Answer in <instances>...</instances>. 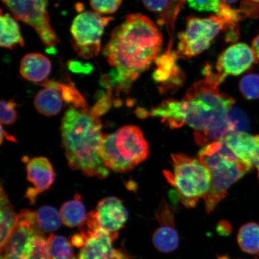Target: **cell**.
<instances>
[{
  "label": "cell",
  "mask_w": 259,
  "mask_h": 259,
  "mask_svg": "<svg viewBox=\"0 0 259 259\" xmlns=\"http://www.w3.org/2000/svg\"><path fill=\"white\" fill-rule=\"evenodd\" d=\"M219 85L206 78L199 80L187 90L182 100H165L149 114L160 118L172 129L190 126L199 145L222 140L234 132L228 115L235 100L220 93Z\"/></svg>",
  "instance_id": "6da1fadb"
},
{
  "label": "cell",
  "mask_w": 259,
  "mask_h": 259,
  "mask_svg": "<svg viewBox=\"0 0 259 259\" xmlns=\"http://www.w3.org/2000/svg\"><path fill=\"white\" fill-rule=\"evenodd\" d=\"M163 43V35L150 18L140 14L128 15L112 31L103 50L113 67L104 76L106 85L128 93L133 83L160 56Z\"/></svg>",
  "instance_id": "7a4b0ae2"
},
{
  "label": "cell",
  "mask_w": 259,
  "mask_h": 259,
  "mask_svg": "<svg viewBox=\"0 0 259 259\" xmlns=\"http://www.w3.org/2000/svg\"><path fill=\"white\" fill-rule=\"evenodd\" d=\"M101 121L88 109L70 107L61 124L62 146L71 169L84 176L105 179L109 170L100 156L103 134Z\"/></svg>",
  "instance_id": "3957f363"
},
{
  "label": "cell",
  "mask_w": 259,
  "mask_h": 259,
  "mask_svg": "<svg viewBox=\"0 0 259 259\" xmlns=\"http://www.w3.org/2000/svg\"><path fill=\"white\" fill-rule=\"evenodd\" d=\"M199 159L211 174L209 190L203 197L208 213L225 198L230 187L253 168L236 157L223 139L204 146Z\"/></svg>",
  "instance_id": "277c9868"
},
{
  "label": "cell",
  "mask_w": 259,
  "mask_h": 259,
  "mask_svg": "<svg viewBox=\"0 0 259 259\" xmlns=\"http://www.w3.org/2000/svg\"><path fill=\"white\" fill-rule=\"evenodd\" d=\"M150 150L144 134L137 126H123L103 135L100 156L108 169L127 173L147 159Z\"/></svg>",
  "instance_id": "5b68a950"
},
{
  "label": "cell",
  "mask_w": 259,
  "mask_h": 259,
  "mask_svg": "<svg viewBox=\"0 0 259 259\" xmlns=\"http://www.w3.org/2000/svg\"><path fill=\"white\" fill-rule=\"evenodd\" d=\"M171 159L172 170H164V176L177 190L183 205L193 208L208 192L211 174L197 158L176 154L171 155Z\"/></svg>",
  "instance_id": "8992f818"
},
{
  "label": "cell",
  "mask_w": 259,
  "mask_h": 259,
  "mask_svg": "<svg viewBox=\"0 0 259 259\" xmlns=\"http://www.w3.org/2000/svg\"><path fill=\"white\" fill-rule=\"evenodd\" d=\"M1 259H51L48 238L40 229L36 212L22 210L18 224L5 247Z\"/></svg>",
  "instance_id": "52a82bcc"
},
{
  "label": "cell",
  "mask_w": 259,
  "mask_h": 259,
  "mask_svg": "<svg viewBox=\"0 0 259 259\" xmlns=\"http://www.w3.org/2000/svg\"><path fill=\"white\" fill-rule=\"evenodd\" d=\"M225 22L217 15L200 18L191 15L185 30L178 34V57L189 60L208 50L219 32L224 30Z\"/></svg>",
  "instance_id": "ba28073f"
},
{
  "label": "cell",
  "mask_w": 259,
  "mask_h": 259,
  "mask_svg": "<svg viewBox=\"0 0 259 259\" xmlns=\"http://www.w3.org/2000/svg\"><path fill=\"white\" fill-rule=\"evenodd\" d=\"M113 20L112 16H103L96 12L81 13L73 19L70 27L73 50L83 59L99 56L105 28Z\"/></svg>",
  "instance_id": "9c48e42d"
},
{
  "label": "cell",
  "mask_w": 259,
  "mask_h": 259,
  "mask_svg": "<svg viewBox=\"0 0 259 259\" xmlns=\"http://www.w3.org/2000/svg\"><path fill=\"white\" fill-rule=\"evenodd\" d=\"M2 2L14 18L34 29L45 47L53 49L59 43L48 12L49 0H2Z\"/></svg>",
  "instance_id": "30bf717a"
},
{
  "label": "cell",
  "mask_w": 259,
  "mask_h": 259,
  "mask_svg": "<svg viewBox=\"0 0 259 259\" xmlns=\"http://www.w3.org/2000/svg\"><path fill=\"white\" fill-rule=\"evenodd\" d=\"M118 236L100 228L84 238L85 244L80 248L78 259H131L125 251L113 248V242Z\"/></svg>",
  "instance_id": "8fae6325"
},
{
  "label": "cell",
  "mask_w": 259,
  "mask_h": 259,
  "mask_svg": "<svg viewBox=\"0 0 259 259\" xmlns=\"http://www.w3.org/2000/svg\"><path fill=\"white\" fill-rule=\"evenodd\" d=\"M255 63L252 49L248 45L238 43L231 45L220 55L216 70L223 78L229 75L239 76L248 70Z\"/></svg>",
  "instance_id": "7c38bea8"
},
{
  "label": "cell",
  "mask_w": 259,
  "mask_h": 259,
  "mask_svg": "<svg viewBox=\"0 0 259 259\" xmlns=\"http://www.w3.org/2000/svg\"><path fill=\"white\" fill-rule=\"evenodd\" d=\"M176 51H165L160 55L154 63L156 68L153 78L158 84L161 93L172 92L183 85L185 74L178 66L179 59Z\"/></svg>",
  "instance_id": "4fadbf2b"
},
{
  "label": "cell",
  "mask_w": 259,
  "mask_h": 259,
  "mask_svg": "<svg viewBox=\"0 0 259 259\" xmlns=\"http://www.w3.org/2000/svg\"><path fill=\"white\" fill-rule=\"evenodd\" d=\"M27 180L32 187L28 188L25 197L34 203L38 194L50 189L56 180V172L47 158H32L27 165Z\"/></svg>",
  "instance_id": "5bb4252c"
},
{
  "label": "cell",
  "mask_w": 259,
  "mask_h": 259,
  "mask_svg": "<svg viewBox=\"0 0 259 259\" xmlns=\"http://www.w3.org/2000/svg\"><path fill=\"white\" fill-rule=\"evenodd\" d=\"M223 139L236 157L257 169L259 179V135L234 132Z\"/></svg>",
  "instance_id": "9a60e30c"
},
{
  "label": "cell",
  "mask_w": 259,
  "mask_h": 259,
  "mask_svg": "<svg viewBox=\"0 0 259 259\" xmlns=\"http://www.w3.org/2000/svg\"><path fill=\"white\" fill-rule=\"evenodd\" d=\"M96 210L102 228L113 234H118L128 220L127 210L118 197H105L97 204Z\"/></svg>",
  "instance_id": "2e32d148"
},
{
  "label": "cell",
  "mask_w": 259,
  "mask_h": 259,
  "mask_svg": "<svg viewBox=\"0 0 259 259\" xmlns=\"http://www.w3.org/2000/svg\"><path fill=\"white\" fill-rule=\"evenodd\" d=\"M149 11L160 15V24L166 26L169 42L174 43L175 25L178 14L187 0H142Z\"/></svg>",
  "instance_id": "e0dca14e"
},
{
  "label": "cell",
  "mask_w": 259,
  "mask_h": 259,
  "mask_svg": "<svg viewBox=\"0 0 259 259\" xmlns=\"http://www.w3.org/2000/svg\"><path fill=\"white\" fill-rule=\"evenodd\" d=\"M50 59L40 53L25 55L20 64V74L24 79L32 82H44L51 72Z\"/></svg>",
  "instance_id": "ac0fdd59"
},
{
  "label": "cell",
  "mask_w": 259,
  "mask_h": 259,
  "mask_svg": "<svg viewBox=\"0 0 259 259\" xmlns=\"http://www.w3.org/2000/svg\"><path fill=\"white\" fill-rule=\"evenodd\" d=\"M63 99L60 92L56 90L45 87L35 95L34 105L41 115L56 116L63 109Z\"/></svg>",
  "instance_id": "d6986e66"
},
{
  "label": "cell",
  "mask_w": 259,
  "mask_h": 259,
  "mask_svg": "<svg viewBox=\"0 0 259 259\" xmlns=\"http://www.w3.org/2000/svg\"><path fill=\"white\" fill-rule=\"evenodd\" d=\"M1 37L0 46L2 48L13 50L16 47H24L25 41L21 34L20 27L12 16L1 11Z\"/></svg>",
  "instance_id": "ffe728a7"
},
{
  "label": "cell",
  "mask_w": 259,
  "mask_h": 259,
  "mask_svg": "<svg viewBox=\"0 0 259 259\" xmlns=\"http://www.w3.org/2000/svg\"><path fill=\"white\" fill-rule=\"evenodd\" d=\"M1 250L5 247L18 224V216L1 187Z\"/></svg>",
  "instance_id": "44dd1931"
},
{
  "label": "cell",
  "mask_w": 259,
  "mask_h": 259,
  "mask_svg": "<svg viewBox=\"0 0 259 259\" xmlns=\"http://www.w3.org/2000/svg\"><path fill=\"white\" fill-rule=\"evenodd\" d=\"M152 241L154 247L163 253L176 251L180 242L176 226L160 225L154 231Z\"/></svg>",
  "instance_id": "7402d4cb"
},
{
  "label": "cell",
  "mask_w": 259,
  "mask_h": 259,
  "mask_svg": "<svg viewBox=\"0 0 259 259\" xmlns=\"http://www.w3.org/2000/svg\"><path fill=\"white\" fill-rule=\"evenodd\" d=\"M60 213L64 225L70 228L79 226L87 215L82 197L76 194L73 200L63 203Z\"/></svg>",
  "instance_id": "603a6c76"
},
{
  "label": "cell",
  "mask_w": 259,
  "mask_h": 259,
  "mask_svg": "<svg viewBox=\"0 0 259 259\" xmlns=\"http://www.w3.org/2000/svg\"><path fill=\"white\" fill-rule=\"evenodd\" d=\"M237 241L241 250L250 254L259 253V224L250 222L239 230Z\"/></svg>",
  "instance_id": "cb8c5ba5"
},
{
  "label": "cell",
  "mask_w": 259,
  "mask_h": 259,
  "mask_svg": "<svg viewBox=\"0 0 259 259\" xmlns=\"http://www.w3.org/2000/svg\"><path fill=\"white\" fill-rule=\"evenodd\" d=\"M37 222L40 229L44 232L56 231L61 225L60 213L51 206L40 207L36 212Z\"/></svg>",
  "instance_id": "d4e9b609"
},
{
  "label": "cell",
  "mask_w": 259,
  "mask_h": 259,
  "mask_svg": "<svg viewBox=\"0 0 259 259\" xmlns=\"http://www.w3.org/2000/svg\"><path fill=\"white\" fill-rule=\"evenodd\" d=\"M51 259H70L74 257L72 244L63 236L51 234L48 238Z\"/></svg>",
  "instance_id": "484cf974"
},
{
  "label": "cell",
  "mask_w": 259,
  "mask_h": 259,
  "mask_svg": "<svg viewBox=\"0 0 259 259\" xmlns=\"http://www.w3.org/2000/svg\"><path fill=\"white\" fill-rule=\"evenodd\" d=\"M239 90L246 99H259V74L251 73L242 77Z\"/></svg>",
  "instance_id": "4316f807"
},
{
  "label": "cell",
  "mask_w": 259,
  "mask_h": 259,
  "mask_svg": "<svg viewBox=\"0 0 259 259\" xmlns=\"http://www.w3.org/2000/svg\"><path fill=\"white\" fill-rule=\"evenodd\" d=\"M59 92L64 102L67 103H73L77 108L85 109L86 108V100L72 83L70 85H65L61 83Z\"/></svg>",
  "instance_id": "83f0119b"
},
{
  "label": "cell",
  "mask_w": 259,
  "mask_h": 259,
  "mask_svg": "<svg viewBox=\"0 0 259 259\" xmlns=\"http://www.w3.org/2000/svg\"><path fill=\"white\" fill-rule=\"evenodd\" d=\"M216 14L217 16L229 24H238V22L246 18L241 9L232 8L222 0L220 3L219 11Z\"/></svg>",
  "instance_id": "f1b7e54d"
},
{
  "label": "cell",
  "mask_w": 259,
  "mask_h": 259,
  "mask_svg": "<svg viewBox=\"0 0 259 259\" xmlns=\"http://www.w3.org/2000/svg\"><path fill=\"white\" fill-rule=\"evenodd\" d=\"M122 0H90V5L97 14L111 15L118 11Z\"/></svg>",
  "instance_id": "f546056e"
},
{
  "label": "cell",
  "mask_w": 259,
  "mask_h": 259,
  "mask_svg": "<svg viewBox=\"0 0 259 259\" xmlns=\"http://www.w3.org/2000/svg\"><path fill=\"white\" fill-rule=\"evenodd\" d=\"M17 104L14 100H2L1 101V123L2 124L11 125L14 124L17 120L18 112L16 107Z\"/></svg>",
  "instance_id": "4dcf8cb0"
},
{
  "label": "cell",
  "mask_w": 259,
  "mask_h": 259,
  "mask_svg": "<svg viewBox=\"0 0 259 259\" xmlns=\"http://www.w3.org/2000/svg\"><path fill=\"white\" fill-rule=\"evenodd\" d=\"M155 216L160 225L176 226L173 208L165 200H163L155 210Z\"/></svg>",
  "instance_id": "1f68e13d"
},
{
  "label": "cell",
  "mask_w": 259,
  "mask_h": 259,
  "mask_svg": "<svg viewBox=\"0 0 259 259\" xmlns=\"http://www.w3.org/2000/svg\"><path fill=\"white\" fill-rule=\"evenodd\" d=\"M228 121L234 132H245L248 126L247 118L240 110L233 107L228 115Z\"/></svg>",
  "instance_id": "d6a6232c"
},
{
  "label": "cell",
  "mask_w": 259,
  "mask_h": 259,
  "mask_svg": "<svg viewBox=\"0 0 259 259\" xmlns=\"http://www.w3.org/2000/svg\"><path fill=\"white\" fill-rule=\"evenodd\" d=\"M222 0H187L189 7L198 12L217 13Z\"/></svg>",
  "instance_id": "836d02e7"
},
{
  "label": "cell",
  "mask_w": 259,
  "mask_h": 259,
  "mask_svg": "<svg viewBox=\"0 0 259 259\" xmlns=\"http://www.w3.org/2000/svg\"><path fill=\"white\" fill-rule=\"evenodd\" d=\"M112 105V89H109L105 96L102 97L91 110L93 114L97 117L105 114L111 109Z\"/></svg>",
  "instance_id": "e575fe53"
},
{
  "label": "cell",
  "mask_w": 259,
  "mask_h": 259,
  "mask_svg": "<svg viewBox=\"0 0 259 259\" xmlns=\"http://www.w3.org/2000/svg\"><path fill=\"white\" fill-rule=\"evenodd\" d=\"M245 17L258 18L259 17V3L252 0H242L241 9Z\"/></svg>",
  "instance_id": "d590c367"
},
{
  "label": "cell",
  "mask_w": 259,
  "mask_h": 259,
  "mask_svg": "<svg viewBox=\"0 0 259 259\" xmlns=\"http://www.w3.org/2000/svg\"><path fill=\"white\" fill-rule=\"evenodd\" d=\"M217 231L220 235L226 236L231 234L232 231L231 223L226 221L220 222L217 227Z\"/></svg>",
  "instance_id": "8d00e7d4"
},
{
  "label": "cell",
  "mask_w": 259,
  "mask_h": 259,
  "mask_svg": "<svg viewBox=\"0 0 259 259\" xmlns=\"http://www.w3.org/2000/svg\"><path fill=\"white\" fill-rule=\"evenodd\" d=\"M251 49L254 54L255 63L259 64V34L252 40Z\"/></svg>",
  "instance_id": "74e56055"
},
{
  "label": "cell",
  "mask_w": 259,
  "mask_h": 259,
  "mask_svg": "<svg viewBox=\"0 0 259 259\" xmlns=\"http://www.w3.org/2000/svg\"><path fill=\"white\" fill-rule=\"evenodd\" d=\"M71 244L74 247L82 248L85 244V241H84L82 235L80 234H77L72 236V238H71Z\"/></svg>",
  "instance_id": "f35d334b"
},
{
  "label": "cell",
  "mask_w": 259,
  "mask_h": 259,
  "mask_svg": "<svg viewBox=\"0 0 259 259\" xmlns=\"http://www.w3.org/2000/svg\"><path fill=\"white\" fill-rule=\"evenodd\" d=\"M6 138L9 141L17 142L16 138L14 136L9 135L7 132L5 131L4 128H3V125L1 126V144H3V139Z\"/></svg>",
  "instance_id": "ab89813d"
},
{
  "label": "cell",
  "mask_w": 259,
  "mask_h": 259,
  "mask_svg": "<svg viewBox=\"0 0 259 259\" xmlns=\"http://www.w3.org/2000/svg\"><path fill=\"white\" fill-rule=\"evenodd\" d=\"M223 2L227 3V4H232V3H235L237 2L238 0H222Z\"/></svg>",
  "instance_id": "60d3db41"
},
{
  "label": "cell",
  "mask_w": 259,
  "mask_h": 259,
  "mask_svg": "<svg viewBox=\"0 0 259 259\" xmlns=\"http://www.w3.org/2000/svg\"><path fill=\"white\" fill-rule=\"evenodd\" d=\"M252 1L259 3V0H252Z\"/></svg>",
  "instance_id": "b9f144b4"
},
{
  "label": "cell",
  "mask_w": 259,
  "mask_h": 259,
  "mask_svg": "<svg viewBox=\"0 0 259 259\" xmlns=\"http://www.w3.org/2000/svg\"><path fill=\"white\" fill-rule=\"evenodd\" d=\"M70 259H77V258H76L75 257H72V258H71Z\"/></svg>",
  "instance_id": "7bdbcfd3"
}]
</instances>
